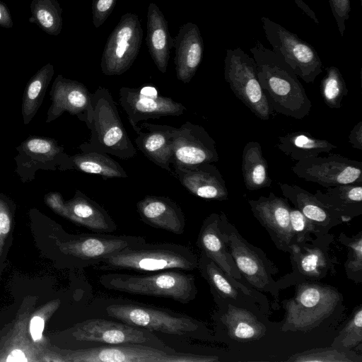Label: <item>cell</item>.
Listing matches in <instances>:
<instances>
[{"label":"cell","instance_id":"obj_1","mask_svg":"<svg viewBox=\"0 0 362 362\" xmlns=\"http://www.w3.org/2000/svg\"><path fill=\"white\" fill-rule=\"evenodd\" d=\"M250 51L256 63L260 86L272 110L297 119L308 116L312 102L298 76L285 61L259 40Z\"/></svg>","mask_w":362,"mask_h":362},{"label":"cell","instance_id":"obj_2","mask_svg":"<svg viewBox=\"0 0 362 362\" xmlns=\"http://www.w3.org/2000/svg\"><path fill=\"white\" fill-rule=\"evenodd\" d=\"M98 264V269L104 272H189L198 268V258L189 247L180 244L144 242L127 247Z\"/></svg>","mask_w":362,"mask_h":362},{"label":"cell","instance_id":"obj_3","mask_svg":"<svg viewBox=\"0 0 362 362\" xmlns=\"http://www.w3.org/2000/svg\"><path fill=\"white\" fill-rule=\"evenodd\" d=\"M90 138L79 146L83 152H98L129 159L136 155L110 90L99 87L93 93Z\"/></svg>","mask_w":362,"mask_h":362},{"label":"cell","instance_id":"obj_4","mask_svg":"<svg viewBox=\"0 0 362 362\" xmlns=\"http://www.w3.org/2000/svg\"><path fill=\"white\" fill-rule=\"evenodd\" d=\"M99 282L109 290L170 298L182 304L190 303L197 294L194 276L179 269L141 275L109 272L100 276Z\"/></svg>","mask_w":362,"mask_h":362},{"label":"cell","instance_id":"obj_5","mask_svg":"<svg viewBox=\"0 0 362 362\" xmlns=\"http://www.w3.org/2000/svg\"><path fill=\"white\" fill-rule=\"evenodd\" d=\"M65 362H214L216 356L165 351L140 344L59 349Z\"/></svg>","mask_w":362,"mask_h":362},{"label":"cell","instance_id":"obj_6","mask_svg":"<svg viewBox=\"0 0 362 362\" xmlns=\"http://www.w3.org/2000/svg\"><path fill=\"white\" fill-rule=\"evenodd\" d=\"M109 317L151 332L195 338L204 329L201 322L173 310L141 303H114L105 307Z\"/></svg>","mask_w":362,"mask_h":362},{"label":"cell","instance_id":"obj_7","mask_svg":"<svg viewBox=\"0 0 362 362\" xmlns=\"http://www.w3.org/2000/svg\"><path fill=\"white\" fill-rule=\"evenodd\" d=\"M341 300V294L330 286L300 284L293 298L287 300L285 325L292 330L308 331L330 316Z\"/></svg>","mask_w":362,"mask_h":362},{"label":"cell","instance_id":"obj_8","mask_svg":"<svg viewBox=\"0 0 362 362\" xmlns=\"http://www.w3.org/2000/svg\"><path fill=\"white\" fill-rule=\"evenodd\" d=\"M224 78L236 98L258 118L266 121L274 115L258 80L256 63L241 48L226 49Z\"/></svg>","mask_w":362,"mask_h":362},{"label":"cell","instance_id":"obj_9","mask_svg":"<svg viewBox=\"0 0 362 362\" xmlns=\"http://www.w3.org/2000/svg\"><path fill=\"white\" fill-rule=\"evenodd\" d=\"M261 22L272 51L285 61L298 77L308 83H313L323 69L315 49L267 17H262Z\"/></svg>","mask_w":362,"mask_h":362},{"label":"cell","instance_id":"obj_10","mask_svg":"<svg viewBox=\"0 0 362 362\" xmlns=\"http://www.w3.org/2000/svg\"><path fill=\"white\" fill-rule=\"evenodd\" d=\"M71 337L78 341L87 342L93 346L140 344L173 351L151 331L124 322L100 318H92L76 324L71 329Z\"/></svg>","mask_w":362,"mask_h":362},{"label":"cell","instance_id":"obj_11","mask_svg":"<svg viewBox=\"0 0 362 362\" xmlns=\"http://www.w3.org/2000/svg\"><path fill=\"white\" fill-rule=\"evenodd\" d=\"M146 242L136 235H115L106 233L81 234L66 240L57 239L55 244L59 252L82 267L98 264L120 250Z\"/></svg>","mask_w":362,"mask_h":362},{"label":"cell","instance_id":"obj_12","mask_svg":"<svg viewBox=\"0 0 362 362\" xmlns=\"http://www.w3.org/2000/svg\"><path fill=\"white\" fill-rule=\"evenodd\" d=\"M16 151L15 172L23 183L33 180L38 170H71V156L52 138L29 136L16 147Z\"/></svg>","mask_w":362,"mask_h":362},{"label":"cell","instance_id":"obj_13","mask_svg":"<svg viewBox=\"0 0 362 362\" xmlns=\"http://www.w3.org/2000/svg\"><path fill=\"white\" fill-rule=\"evenodd\" d=\"M299 178L324 187L362 183V162L339 154L304 158L291 167Z\"/></svg>","mask_w":362,"mask_h":362},{"label":"cell","instance_id":"obj_14","mask_svg":"<svg viewBox=\"0 0 362 362\" xmlns=\"http://www.w3.org/2000/svg\"><path fill=\"white\" fill-rule=\"evenodd\" d=\"M119 100L136 133L139 132V124L142 121L166 116H180L187 110L184 105L170 97L160 95L151 86L136 88L122 87L119 90Z\"/></svg>","mask_w":362,"mask_h":362},{"label":"cell","instance_id":"obj_15","mask_svg":"<svg viewBox=\"0 0 362 362\" xmlns=\"http://www.w3.org/2000/svg\"><path fill=\"white\" fill-rule=\"evenodd\" d=\"M218 159L216 141L203 127L187 121L175 127L171 156L173 167L213 163Z\"/></svg>","mask_w":362,"mask_h":362},{"label":"cell","instance_id":"obj_16","mask_svg":"<svg viewBox=\"0 0 362 362\" xmlns=\"http://www.w3.org/2000/svg\"><path fill=\"white\" fill-rule=\"evenodd\" d=\"M52 103L46 123L53 122L64 112L76 116L88 126L93 118V93L81 83L58 75L50 90Z\"/></svg>","mask_w":362,"mask_h":362},{"label":"cell","instance_id":"obj_17","mask_svg":"<svg viewBox=\"0 0 362 362\" xmlns=\"http://www.w3.org/2000/svg\"><path fill=\"white\" fill-rule=\"evenodd\" d=\"M221 224L226 244L240 274L257 290L270 291L272 279L259 256L221 214Z\"/></svg>","mask_w":362,"mask_h":362},{"label":"cell","instance_id":"obj_18","mask_svg":"<svg viewBox=\"0 0 362 362\" xmlns=\"http://www.w3.org/2000/svg\"><path fill=\"white\" fill-rule=\"evenodd\" d=\"M255 217L269 231L276 245L281 250H291L294 234L290 223L288 200L273 192L268 197L260 196L248 201Z\"/></svg>","mask_w":362,"mask_h":362},{"label":"cell","instance_id":"obj_19","mask_svg":"<svg viewBox=\"0 0 362 362\" xmlns=\"http://www.w3.org/2000/svg\"><path fill=\"white\" fill-rule=\"evenodd\" d=\"M36 303V298H25L12 328L4 339L1 362H39V357L44 349L35 344L28 331L31 311Z\"/></svg>","mask_w":362,"mask_h":362},{"label":"cell","instance_id":"obj_20","mask_svg":"<svg viewBox=\"0 0 362 362\" xmlns=\"http://www.w3.org/2000/svg\"><path fill=\"white\" fill-rule=\"evenodd\" d=\"M173 176L193 195L209 200L228 199V192L221 172L211 163L173 167Z\"/></svg>","mask_w":362,"mask_h":362},{"label":"cell","instance_id":"obj_21","mask_svg":"<svg viewBox=\"0 0 362 362\" xmlns=\"http://www.w3.org/2000/svg\"><path fill=\"white\" fill-rule=\"evenodd\" d=\"M141 221L153 228L181 235L185 228V214L180 206L165 196L147 195L136 203Z\"/></svg>","mask_w":362,"mask_h":362},{"label":"cell","instance_id":"obj_22","mask_svg":"<svg viewBox=\"0 0 362 362\" xmlns=\"http://www.w3.org/2000/svg\"><path fill=\"white\" fill-rule=\"evenodd\" d=\"M59 216L96 233H111L117 228L107 211L78 189L65 201Z\"/></svg>","mask_w":362,"mask_h":362},{"label":"cell","instance_id":"obj_23","mask_svg":"<svg viewBox=\"0 0 362 362\" xmlns=\"http://www.w3.org/2000/svg\"><path fill=\"white\" fill-rule=\"evenodd\" d=\"M135 143L139 150L151 162L168 171L170 168L174 127L143 122L139 124Z\"/></svg>","mask_w":362,"mask_h":362},{"label":"cell","instance_id":"obj_24","mask_svg":"<svg viewBox=\"0 0 362 362\" xmlns=\"http://www.w3.org/2000/svg\"><path fill=\"white\" fill-rule=\"evenodd\" d=\"M197 246L230 279L240 278L230 261L221 224V214H211L204 221L196 242Z\"/></svg>","mask_w":362,"mask_h":362},{"label":"cell","instance_id":"obj_25","mask_svg":"<svg viewBox=\"0 0 362 362\" xmlns=\"http://www.w3.org/2000/svg\"><path fill=\"white\" fill-rule=\"evenodd\" d=\"M284 197L291 201L315 226L329 228L344 219L322 204L313 194L296 185L279 182Z\"/></svg>","mask_w":362,"mask_h":362},{"label":"cell","instance_id":"obj_26","mask_svg":"<svg viewBox=\"0 0 362 362\" xmlns=\"http://www.w3.org/2000/svg\"><path fill=\"white\" fill-rule=\"evenodd\" d=\"M315 196L332 211L342 216L344 221L362 213L361 183L341 185L320 189Z\"/></svg>","mask_w":362,"mask_h":362},{"label":"cell","instance_id":"obj_27","mask_svg":"<svg viewBox=\"0 0 362 362\" xmlns=\"http://www.w3.org/2000/svg\"><path fill=\"white\" fill-rule=\"evenodd\" d=\"M276 147L292 160L317 156L321 153H329L337 146L324 139L313 136L305 132H293L279 136Z\"/></svg>","mask_w":362,"mask_h":362},{"label":"cell","instance_id":"obj_28","mask_svg":"<svg viewBox=\"0 0 362 362\" xmlns=\"http://www.w3.org/2000/svg\"><path fill=\"white\" fill-rule=\"evenodd\" d=\"M241 169L247 190L271 187L272 180L269 175L267 161L263 156L259 142L250 141L245 144L242 154Z\"/></svg>","mask_w":362,"mask_h":362},{"label":"cell","instance_id":"obj_29","mask_svg":"<svg viewBox=\"0 0 362 362\" xmlns=\"http://www.w3.org/2000/svg\"><path fill=\"white\" fill-rule=\"evenodd\" d=\"M228 334L233 339L247 341L258 340L266 332V327L250 311L229 305L223 316Z\"/></svg>","mask_w":362,"mask_h":362},{"label":"cell","instance_id":"obj_30","mask_svg":"<svg viewBox=\"0 0 362 362\" xmlns=\"http://www.w3.org/2000/svg\"><path fill=\"white\" fill-rule=\"evenodd\" d=\"M71 170L95 174L104 178H127L122 166L108 154L98 152H83L71 156Z\"/></svg>","mask_w":362,"mask_h":362},{"label":"cell","instance_id":"obj_31","mask_svg":"<svg viewBox=\"0 0 362 362\" xmlns=\"http://www.w3.org/2000/svg\"><path fill=\"white\" fill-rule=\"evenodd\" d=\"M54 72L53 65L47 63L39 69L28 82L21 106L24 124H28L31 122L41 106Z\"/></svg>","mask_w":362,"mask_h":362},{"label":"cell","instance_id":"obj_32","mask_svg":"<svg viewBox=\"0 0 362 362\" xmlns=\"http://www.w3.org/2000/svg\"><path fill=\"white\" fill-rule=\"evenodd\" d=\"M291 250L296 264L303 275L315 279L324 278L332 269V262L325 251L319 247H303L293 244Z\"/></svg>","mask_w":362,"mask_h":362},{"label":"cell","instance_id":"obj_33","mask_svg":"<svg viewBox=\"0 0 362 362\" xmlns=\"http://www.w3.org/2000/svg\"><path fill=\"white\" fill-rule=\"evenodd\" d=\"M31 18L42 30L57 35L62 26L61 8L56 0H33L30 4Z\"/></svg>","mask_w":362,"mask_h":362},{"label":"cell","instance_id":"obj_34","mask_svg":"<svg viewBox=\"0 0 362 362\" xmlns=\"http://www.w3.org/2000/svg\"><path fill=\"white\" fill-rule=\"evenodd\" d=\"M198 268L202 275L209 282L214 293L223 298L237 299L238 291L229 281L230 279L203 252L198 259Z\"/></svg>","mask_w":362,"mask_h":362},{"label":"cell","instance_id":"obj_35","mask_svg":"<svg viewBox=\"0 0 362 362\" xmlns=\"http://www.w3.org/2000/svg\"><path fill=\"white\" fill-rule=\"evenodd\" d=\"M326 74L320 83V93L329 108L339 109L348 93L346 81L339 69L334 66L326 68Z\"/></svg>","mask_w":362,"mask_h":362},{"label":"cell","instance_id":"obj_36","mask_svg":"<svg viewBox=\"0 0 362 362\" xmlns=\"http://www.w3.org/2000/svg\"><path fill=\"white\" fill-rule=\"evenodd\" d=\"M292 362H361V356L351 353L349 350L330 347L315 349L298 353L291 356Z\"/></svg>","mask_w":362,"mask_h":362},{"label":"cell","instance_id":"obj_37","mask_svg":"<svg viewBox=\"0 0 362 362\" xmlns=\"http://www.w3.org/2000/svg\"><path fill=\"white\" fill-rule=\"evenodd\" d=\"M61 304L59 299L50 300L31 313L28 331L32 341L39 346L44 349L49 345L45 337H43V331L46 322L52 316Z\"/></svg>","mask_w":362,"mask_h":362},{"label":"cell","instance_id":"obj_38","mask_svg":"<svg viewBox=\"0 0 362 362\" xmlns=\"http://www.w3.org/2000/svg\"><path fill=\"white\" fill-rule=\"evenodd\" d=\"M362 342V307L358 306L345 327L335 338L333 346L338 349L350 350Z\"/></svg>","mask_w":362,"mask_h":362},{"label":"cell","instance_id":"obj_39","mask_svg":"<svg viewBox=\"0 0 362 362\" xmlns=\"http://www.w3.org/2000/svg\"><path fill=\"white\" fill-rule=\"evenodd\" d=\"M344 244L348 247V259L345 264L347 275L356 277L357 274L361 277L362 272V235L360 233L355 238L345 241Z\"/></svg>","mask_w":362,"mask_h":362},{"label":"cell","instance_id":"obj_40","mask_svg":"<svg viewBox=\"0 0 362 362\" xmlns=\"http://www.w3.org/2000/svg\"><path fill=\"white\" fill-rule=\"evenodd\" d=\"M290 223L297 245L310 240V234L316 231V226L296 208L290 209Z\"/></svg>","mask_w":362,"mask_h":362},{"label":"cell","instance_id":"obj_41","mask_svg":"<svg viewBox=\"0 0 362 362\" xmlns=\"http://www.w3.org/2000/svg\"><path fill=\"white\" fill-rule=\"evenodd\" d=\"M13 205L5 194H0V257L12 226Z\"/></svg>","mask_w":362,"mask_h":362},{"label":"cell","instance_id":"obj_42","mask_svg":"<svg viewBox=\"0 0 362 362\" xmlns=\"http://www.w3.org/2000/svg\"><path fill=\"white\" fill-rule=\"evenodd\" d=\"M332 15L336 21L339 34L344 36L346 22L349 18L351 0H328Z\"/></svg>","mask_w":362,"mask_h":362},{"label":"cell","instance_id":"obj_43","mask_svg":"<svg viewBox=\"0 0 362 362\" xmlns=\"http://www.w3.org/2000/svg\"><path fill=\"white\" fill-rule=\"evenodd\" d=\"M132 31L131 28L128 27H125L122 28L117 37V48L115 49V55L117 56V59L120 60L118 68V74H121L124 71L123 68V62L122 59L124 58V54L127 50L128 47V40L130 39L132 36Z\"/></svg>","mask_w":362,"mask_h":362},{"label":"cell","instance_id":"obj_44","mask_svg":"<svg viewBox=\"0 0 362 362\" xmlns=\"http://www.w3.org/2000/svg\"><path fill=\"white\" fill-rule=\"evenodd\" d=\"M40 362H65L59 349H52L48 346L40 355Z\"/></svg>","mask_w":362,"mask_h":362},{"label":"cell","instance_id":"obj_45","mask_svg":"<svg viewBox=\"0 0 362 362\" xmlns=\"http://www.w3.org/2000/svg\"><path fill=\"white\" fill-rule=\"evenodd\" d=\"M349 144L354 148L362 150V122H358L348 136Z\"/></svg>","mask_w":362,"mask_h":362},{"label":"cell","instance_id":"obj_46","mask_svg":"<svg viewBox=\"0 0 362 362\" xmlns=\"http://www.w3.org/2000/svg\"><path fill=\"white\" fill-rule=\"evenodd\" d=\"M13 25V21L8 7L0 1V26L5 28H11Z\"/></svg>","mask_w":362,"mask_h":362},{"label":"cell","instance_id":"obj_47","mask_svg":"<svg viewBox=\"0 0 362 362\" xmlns=\"http://www.w3.org/2000/svg\"><path fill=\"white\" fill-rule=\"evenodd\" d=\"M152 43L155 49H162L165 45V34L161 29L154 31L152 36Z\"/></svg>","mask_w":362,"mask_h":362},{"label":"cell","instance_id":"obj_48","mask_svg":"<svg viewBox=\"0 0 362 362\" xmlns=\"http://www.w3.org/2000/svg\"><path fill=\"white\" fill-rule=\"evenodd\" d=\"M295 3L297 6L310 18H312L315 23H319V21L317 20L315 13L313 10L306 4L303 0H294Z\"/></svg>","mask_w":362,"mask_h":362},{"label":"cell","instance_id":"obj_49","mask_svg":"<svg viewBox=\"0 0 362 362\" xmlns=\"http://www.w3.org/2000/svg\"><path fill=\"white\" fill-rule=\"evenodd\" d=\"M112 0H99L98 2V9L100 11H105L111 6Z\"/></svg>","mask_w":362,"mask_h":362},{"label":"cell","instance_id":"obj_50","mask_svg":"<svg viewBox=\"0 0 362 362\" xmlns=\"http://www.w3.org/2000/svg\"><path fill=\"white\" fill-rule=\"evenodd\" d=\"M1 352L0 351V362H1Z\"/></svg>","mask_w":362,"mask_h":362}]
</instances>
